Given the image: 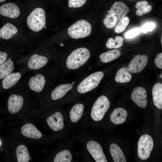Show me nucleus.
Masks as SVG:
<instances>
[{
  "mask_svg": "<svg viewBox=\"0 0 162 162\" xmlns=\"http://www.w3.org/2000/svg\"><path fill=\"white\" fill-rule=\"evenodd\" d=\"M8 92L7 109L11 114H16L22 110L31 107L30 95L28 92L14 87Z\"/></svg>",
  "mask_w": 162,
  "mask_h": 162,
  "instance_id": "1",
  "label": "nucleus"
},
{
  "mask_svg": "<svg viewBox=\"0 0 162 162\" xmlns=\"http://www.w3.org/2000/svg\"><path fill=\"white\" fill-rule=\"evenodd\" d=\"M90 57V53L86 48L82 47L73 51L67 58L66 64L70 69H76L84 64Z\"/></svg>",
  "mask_w": 162,
  "mask_h": 162,
  "instance_id": "2",
  "label": "nucleus"
},
{
  "mask_svg": "<svg viewBox=\"0 0 162 162\" xmlns=\"http://www.w3.org/2000/svg\"><path fill=\"white\" fill-rule=\"evenodd\" d=\"M28 28L32 31L38 32L41 30L46 24L45 12L41 8L34 10L27 18Z\"/></svg>",
  "mask_w": 162,
  "mask_h": 162,
  "instance_id": "3",
  "label": "nucleus"
},
{
  "mask_svg": "<svg viewBox=\"0 0 162 162\" xmlns=\"http://www.w3.org/2000/svg\"><path fill=\"white\" fill-rule=\"evenodd\" d=\"M68 33L72 38L78 39L88 37L92 31L90 24L84 20H80L68 28Z\"/></svg>",
  "mask_w": 162,
  "mask_h": 162,
  "instance_id": "4",
  "label": "nucleus"
},
{
  "mask_svg": "<svg viewBox=\"0 0 162 162\" xmlns=\"http://www.w3.org/2000/svg\"><path fill=\"white\" fill-rule=\"evenodd\" d=\"M104 75L101 71L92 74L85 78L79 85L77 90L80 93L88 92L98 86Z\"/></svg>",
  "mask_w": 162,
  "mask_h": 162,
  "instance_id": "5",
  "label": "nucleus"
},
{
  "mask_svg": "<svg viewBox=\"0 0 162 162\" xmlns=\"http://www.w3.org/2000/svg\"><path fill=\"white\" fill-rule=\"evenodd\" d=\"M110 106L108 98L104 95L99 97L94 103L91 112V116L96 121L101 120Z\"/></svg>",
  "mask_w": 162,
  "mask_h": 162,
  "instance_id": "6",
  "label": "nucleus"
},
{
  "mask_svg": "<svg viewBox=\"0 0 162 162\" xmlns=\"http://www.w3.org/2000/svg\"><path fill=\"white\" fill-rule=\"evenodd\" d=\"M27 72L24 68H22L18 71L12 72L0 80V94L8 91L13 88Z\"/></svg>",
  "mask_w": 162,
  "mask_h": 162,
  "instance_id": "7",
  "label": "nucleus"
},
{
  "mask_svg": "<svg viewBox=\"0 0 162 162\" xmlns=\"http://www.w3.org/2000/svg\"><path fill=\"white\" fill-rule=\"evenodd\" d=\"M153 139L150 136L146 134L141 136L137 142L139 157L142 160L148 158L153 149Z\"/></svg>",
  "mask_w": 162,
  "mask_h": 162,
  "instance_id": "8",
  "label": "nucleus"
},
{
  "mask_svg": "<svg viewBox=\"0 0 162 162\" xmlns=\"http://www.w3.org/2000/svg\"><path fill=\"white\" fill-rule=\"evenodd\" d=\"M87 148L96 162H107L101 146L97 142L91 141L86 145Z\"/></svg>",
  "mask_w": 162,
  "mask_h": 162,
  "instance_id": "9",
  "label": "nucleus"
},
{
  "mask_svg": "<svg viewBox=\"0 0 162 162\" xmlns=\"http://www.w3.org/2000/svg\"><path fill=\"white\" fill-rule=\"evenodd\" d=\"M128 65V69L131 73H136L140 72L146 65L148 62V57L144 55L138 54L134 55Z\"/></svg>",
  "mask_w": 162,
  "mask_h": 162,
  "instance_id": "10",
  "label": "nucleus"
},
{
  "mask_svg": "<svg viewBox=\"0 0 162 162\" xmlns=\"http://www.w3.org/2000/svg\"><path fill=\"white\" fill-rule=\"evenodd\" d=\"M132 100L139 107L145 108L147 104V93L146 89L143 87L135 88L131 94Z\"/></svg>",
  "mask_w": 162,
  "mask_h": 162,
  "instance_id": "11",
  "label": "nucleus"
},
{
  "mask_svg": "<svg viewBox=\"0 0 162 162\" xmlns=\"http://www.w3.org/2000/svg\"><path fill=\"white\" fill-rule=\"evenodd\" d=\"M20 14L19 7L14 3H6L0 7V14L3 16L14 19L19 16Z\"/></svg>",
  "mask_w": 162,
  "mask_h": 162,
  "instance_id": "12",
  "label": "nucleus"
},
{
  "mask_svg": "<svg viewBox=\"0 0 162 162\" xmlns=\"http://www.w3.org/2000/svg\"><path fill=\"white\" fill-rule=\"evenodd\" d=\"M129 10L126 4L122 2H115L107 12L115 14L117 17V20L120 21L125 17Z\"/></svg>",
  "mask_w": 162,
  "mask_h": 162,
  "instance_id": "13",
  "label": "nucleus"
},
{
  "mask_svg": "<svg viewBox=\"0 0 162 162\" xmlns=\"http://www.w3.org/2000/svg\"><path fill=\"white\" fill-rule=\"evenodd\" d=\"M46 122L51 129L55 131L61 130L64 126L62 115L59 112H56L49 117L47 118Z\"/></svg>",
  "mask_w": 162,
  "mask_h": 162,
  "instance_id": "14",
  "label": "nucleus"
},
{
  "mask_svg": "<svg viewBox=\"0 0 162 162\" xmlns=\"http://www.w3.org/2000/svg\"><path fill=\"white\" fill-rule=\"evenodd\" d=\"M21 132L23 136L31 139H39L42 136L40 132L34 125L30 123H26L23 126Z\"/></svg>",
  "mask_w": 162,
  "mask_h": 162,
  "instance_id": "15",
  "label": "nucleus"
},
{
  "mask_svg": "<svg viewBox=\"0 0 162 162\" xmlns=\"http://www.w3.org/2000/svg\"><path fill=\"white\" fill-rule=\"evenodd\" d=\"M16 62L10 56L0 65V80L13 72Z\"/></svg>",
  "mask_w": 162,
  "mask_h": 162,
  "instance_id": "16",
  "label": "nucleus"
},
{
  "mask_svg": "<svg viewBox=\"0 0 162 162\" xmlns=\"http://www.w3.org/2000/svg\"><path fill=\"white\" fill-rule=\"evenodd\" d=\"M73 87V85L71 84H63L57 86L52 90L51 93V99L56 100L62 98Z\"/></svg>",
  "mask_w": 162,
  "mask_h": 162,
  "instance_id": "17",
  "label": "nucleus"
},
{
  "mask_svg": "<svg viewBox=\"0 0 162 162\" xmlns=\"http://www.w3.org/2000/svg\"><path fill=\"white\" fill-rule=\"evenodd\" d=\"M127 115V112L124 109L117 108L114 109L111 113L110 121L115 124H122L125 121Z\"/></svg>",
  "mask_w": 162,
  "mask_h": 162,
  "instance_id": "18",
  "label": "nucleus"
},
{
  "mask_svg": "<svg viewBox=\"0 0 162 162\" xmlns=\"http://www.w3.org/2000/svg\"><path fill=\"white\" fill-rule=\"evenodd\" d=\"M16 27L10 23H7L0 28V38L4 40H8L17 33Z\"/></svg>",
  "mask_w": 162,
  "mask_h": 162,
  "instance_id": "19",
  "label": "nucleus"
},
{
  "mask_svg": "<svg viewBox=\"0 0 162 162\" xmlns=\"http://www.w3.org/2000/svg\"><path fill=\"white\" fill-rule=\"evenodd\" d=\"M152 95L154 105L159 109H162V84L157 83L153 86Z\"/></svg>",
  "mask_w": 162,
  "mask_h": 162,
  "instance_id": "20",
  "label": "nucleus"
},
{
  "mask_svg": "<svg viewBox=\"0 0 162 162\" xmlns=\"http://www.w3.org/2000/svg\"><path fill=\"white\" fill-rule=\"evenodd\" d=\"M16 154L18 162H28L31 159L28 148L24 145L21 144L17 146Z\"/></svg>",
  "mask_w": 162,
  "mask_h": 162,
  "instance_id": "21",
  "label": "nucleus"
},
{
  "mask_svg": "<svg viewBox=\"0 0 162 162\" xmlns=\"http://www.w3.org/2000/svg\"><path fill=\"white\" fill-rule=\"evenodd\" d=\"M132 75L128 67H123L119 69L116 73L115 80L117 82L121 83L128 82L130 81Z\"/></svg>",
  "mask_w": 162,
  "mask_h": 162,
  "instance_id": "22",
  "label": "nucleus"
},
{
  "mask_svg": "<svg viewBox=\"0 0 162 162\" xmlns=\"http://www.w3.org/2000/svg\"><path fill=\"white\" fill-rule=\"evenodd\" d=\"M110 152L113 161L115 162H126L125 158L119 147L115 143L111 145Z\"/></svg>",
  "mask_w": 162,
  "mask_h": 162,
  "instance_id": "23",
  "label": "nucleus"
},
{
  "mask_svg": "<svg viewBox=\"0 0 162 162\" xmlns=\"http://www.w3.org/2000/svg\"><path fill=\"white\" fill-rule=\"evenodd\" d=\"M121 55L120 51L118 49H116L102 53L100 56V58L102 62L107 63L118 58Z\"/></svg>",
  "mask_w": 162,
  "mask_h": 162,
  "instance_id": "24",
  "label": "nucleus"
},
{
  "mask_svg": "<svg viewBox=\"0 0 162 162\" xmlns=\"http://www.w3.org/2000/svg\"><path fill=\"white\" fill-rule=\"evenodd\" d=\"M84 107L81 104H77L74 105L70 112L71 121L73 122H77L81 118L83 114Z\"/></svg>",
  "mask_w": 162,
  "mask_h": 162,
  "instance_id": "25",
  "label": "nucleus"
},
{
  "mask_svg": "<svg viewBox=\"0 0 162 162\" xmlns=\"http://www.w3.org/2000/svg\"><path fill=\"white\" fill-rule=\"evenodd\" d=\"M148 2L146 1L138 2L136 3L135 7L137 9L136 11V14L138 16H142L150 12L152 8L151 5H148Z\"/></svg>",
  "mask_w": 162,
  "mask_h": 162,
  "instance_id": "26",
  "label": "nucleus"
},
{
  "mask_svg": "<svg viewBox=\"0 0 162 162\" xmlns=\"http://www.w3.org/2000/svg\"><path fill=\"white\" fill-rule=\"evenodd\" d=\"M72 156L70 151L64 150L58 153L54 159V162H70Z\"/></svg>",
  "mask_w": 162,
  "mask_h": 162,
  "instance_id": "27",
  "label": "nucleus"
},
{
  "mask_svg": "<svg viewBox=\"0 0 162 162\" xmlns=\"http://www.w3.org/2000/svg\"><path fill=\"white\" fill-rule=\"evenodd\" d=\"M123 38L120 36H117L115 39L110 38L106 43V46L108 49H117L123 45Z\"/></svg>",
  "mask_w": 162,
  "mask_h": 162,
  "instance_id": "28",
  "label": "nucleus"
},
{
  "mask_svg": "<svg viewBox=\"0 0 162 162\" xmlns=\"http://www.w3.org/2000/svg\"><path fill=\"white\" fill-rule=\"evenodd\" d=\"M117 20V17L115 14L109 13L104 20V23L107 28H111L113 27Z\"/></svg>",
  "mask_w": 162,
  "mask_h": 162,
  "instance_id": "29",
  "label": "nucleus"
},
{
  "mask_svg": "<svg viewBox=\"0 0 162 162\" xmlns=\"http://www.w3.org/2000/svg\"><path fill=\"white\" fill-rule=\"evenodd\" d=\"M130 22L129 18L124 17L121 20L115 28V32L117 33L123 32L127 26Z\"/></svg>",
  "mask_w": 162,
  "mask_h": 162,
  "instance_id": "30",
  "label": "nucleus"
},
{
  "mask_svg": "<svg viewBox=\"0 0 162 162\" xmlns=\"http://www.w3.org/2000/svg\"><path fill=\"white\" fill-rule=\"evenodd\" d=\"M87 0H68L69 8H78L82 6L86 3Z\"/></svg>",
  "mask_w": 162,
  "mask_h": 162,
  "instance_id": "31",
  "label": "nucleus"
},
{
  "mask_svg": "<svg viewBox=\"0 0 162 162\" xmlns=\"http://www.w3.org/2000/svg\"><path fill=\"white\" fill-rule=\"evenodd\" d=\"M9 51L4 48H0V65L9 58Z\"/></svg>",
  "mask_w": 162,
  "mask_h": 162,
  "instance_id": "32",
  "label": "nucleus"
},
{
  "mask_svg": "<svg viewBox=\"0 0 162 162\" xmlns=\"http://www.w3.org/2000/svg\"><path fill=\"white\" fill-rule=\"evenodd\" d=\"M140 32V28H134L126 32L125 36L126 38H132L138 35Z\"/></svg>",
  "mask_w": 162,
  "mask_h": 162,
  "instance_id": "33",
  "label": "nucleus"
},
{
  "mask_svg": "<svg viewBox=\"0 0 162 162\" xmlns=\"http://www.w3.org/2000/svg\"><path fill=\"white\" fill-rule=\"evenodd\" d=\"M155 26L154 23L149 22L145 24L140 28L141 32L146 33L148 31L152 32Z\"/></svg>",
  "mask_w": 162,
  "mask_h": 162,
  "instance_id": "34",
  "label": "nucleus"
},
{
  "mask_svg": "<svg viewBox=\"0 0 162 162\" xmlns=\"http://www.w3.org/2000/svg\"><path fill=\"white\" fill-rule=\"evenodd\" d=\"M154 61L156 66L158 68H162V53L157 55Z\"/></svg>",
  "mask_w": 162,
  "mask_h": 162,
  "instance_id": "35",
  "label": "nucleus"
},
{
  "mask_svg": "<svg viewBox=\"0 0 162 162\" xmlns=\"http://www.w3.org/2000/svg\"><path fill=\"white\" fill-rule=\"evenodd\" d=\"M6 0H0V3L4 2Z\"/></svg>",
  "mask_w": 162,
  "mask_h": 162,
  "instance_id": "36",
  "label": "nucleus"
},
{
  "mask_svg": "<svg viewBox=\"0 0 162 162\" xmlns=\"http://www.w3.org/2000/svg\"><path fill=\"white\" fill-rule=\"evenodd\" d=\"M1 142L0 140V146H1Z\"/></svg>",
  "mask_w": 162,
  "mask_h": 162,
  "instance_id": "37",
  "label": "nucleus"
},
{
  "mask_svg": "<svg viewBox=\"0 0 162 162\" xmlns=\"http://www.w3.org/2000/svg\"><path fill=\"white\" fill-rule=\"evenodd\" d=\"M74 82H73V83H74Z\"/></svg>",
  "mask_w": 162,
  "mask_h": 162,
  "instance_id": "38",
  "label": "nucleus"
},
{
  "mask_svg": "<svg viewBox=\"0 0 162 162\" xmlns=\"http://www.w3.org/2000/svg\"></svg>",
  "mask_w": 162,
  "mask_h": 162,
  "instance_id": "39",
  "label": "nucleus"
}]
</instances>
